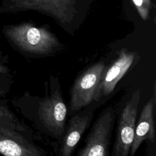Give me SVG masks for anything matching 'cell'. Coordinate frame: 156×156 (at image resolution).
I'll list each match as a JSON object with an SVG mask.
<instances>
[{"label": "cell", "mask_w": 156, "mask_h": 156, "mask_svg": "<svg viewBox=\"0 0 156 156\" xmlns=\"http://www.w3.org/2000/svg\"><path fill=\"white\" fill-rule=\"evenodd\" d=\"M2 33L13 49L26 56L48 55L61 44L49 30L27 22L5 25Z\"/></svg>", "instance_id": "cell-1"}, {"label": "cell", "mask_w": 156, "mask_h": 156, "mask_svg": "<svg viewBox=\"0 0 156 156\" xmlns=\"http://www.w3.org/2000/svg\"><path fill=\"white\" fill-rule=\"evenodd\" d=\"M25 125L0 123V154L6 156H41L43 150L29 140Z\"/></svg>", "instance_id": "cell-2"}, {"label": "cell", "mask_w": 156, "mask_h": 156, "mask_svg": "<svg viewBox=\"0 0 156 156\" xmlns=\"http://www.w3.org/2000/svg\"><path fill=\"white\" fill-rule=\"evenodd\" d=\"M39 119L49 133L54 138H60L65 132L67 107L60 87L51 86V91L39 104Z\"/></svg>", "instance_id": "cell-3"}, {"label": "cell", "mask_w": 156, "mask_h": 156, "mask_svg": "<svg viewBox=\"0 0 156 156\" xmlns=\"http://www.w3.org/2000/svg\"><path fill=\"white\" fill-rule=\"evenodd\" d=\"M115 119L113 108L108 107L99 115L85 140V144L78 156H107L112 131Z\"/></svg>", "instance_id": "cell-4"}, {"label": "cell", "mask_w": 156, "mask_h": 156, "mask_svg": "<svg viewBox=\"0 0 156 156\" xmlns=\"http://www.w3.org/2000/svg\"><path fill=\"white\" fill-rule=\"evenodd\" d=\"M105 69V63L98 62L85 70L76 79L71 90V113L94 101L97 87Z\"/></svg>", "instance_id": "cell-5"}, {"label": "cell", "mask_w": 156, "mask_h": 156, "mask_svg": "<svg viewBox=\"0 0 156 156\" xmlns=\"http://www.w3.org/2000/svg\"><path fill=\"white\" fill-rule=\"evenodd\" d=\"M140 94V90L135 91L130 99L121 111L112 153L114 156H127L129 155L135 134Z\"/></svg>", "instance_id": "cell-6"}, {"label": "cell", "mask_w": 156, "mask_h": 156, "mask_svg": "<svg viewBox=\"0 0 156 156\" xmlns=\"http://www.w3.org/2000/svg\"><path fill=\"white\" fill-rule=\"evenodd\" d=\"M136 53L123 48L118 52L116 59L105 69L98 83L94 96V101L107 98L112 94L119 80L129 69L136 58Z\"/></svg>", "instance_id": "cell-7"}, {"label": "cell", "mask_w": 156, "mask_h": 156, "mask_svg": "<svg viewBox=\"0 0 156 156\" xmlns=\"http://www.w3.org/2000/svg\"><path fill=\"white\" fill-rule=\"evenodd\" d=\"M65 0H2L0 13H16L28 10H43L52 15L60 23H65L70 20L55 5Z\"/></svg>", "instance_id": "cell-8"}, {"label": "cell", "mask_w": 156, "mask_h": 156, "mask_svg": "<svg viewBox=\"0 0 156 156\" xmlns=\"http://www.w3.org/2000/svg\"><path fill=\"white\" fill-rule=\"evenodd\" d=\"M155 103V97L154 94L143 108L135 127L134 137L130 150L131 155L135 154L144 140L155 141V130L154 119Z\"/></svg>", "instance_id": "cell-9"}, {"label": "cell", "mask_w": 156, "mask_h": 156, "mask_svg": "<svg viewBox=\"0 0 156 156\" xmlns=\"http://www.w3.org/2000/svg\"><path fill=\"white\" fill-rule=\"evenodd\" d=\"M93 118V113L77 114L69 121L66 133L58 150L62 156H70L79 143L85 130L89 126Z\"/></svg>", "instance_id": "cell-10"}, {"label": "cell", "mask_w": 156, "mask_h": 156, "mask_svg": "<svg viewBox=\"0 0 156 156\" xmlns=\"http://www.w3.org/2000/svg\"><path fill=\"white\" fill-rule=\"evenodd\" d=\"M0 123L24 125L10 109L8 101L5 98L0 99Z\"/></svg>", "instance_id": "cell-11"}, {"label": "cell", "mask_w": 156, "mask_h": 156, "mask_svg": "<svg viewBox=\"0 0 156 156\" xmlns=\"http://www.w3.org/2000/svg\"><path fill=\"white\" fill-rule=\"evenodd\" d=\"M136 6L137 10L143 20H146L148 18L149 10L151 7L150 0H132Z\"/></svg>", "instance_id": "cell-12"}, {"label": "cell", "mask_w": 156, "mask_h": 156, "mask_svg": "<svg viewBox=\"0 0 156 156\" xmlns=\"http://www.w3.org/2000/svg\"><path fill=\"white\" fill-rule=\"evenodd\" d=\"M13 83V76L0 75V99H4Z\"/></svg>", "instance_id": "cell-13"}, {"label": "cell", "mask_w": 156, "mask_h": 156, "mask_svg": "<svg viewBox=\"0 0 156 156\" xmlns=\"http://www.w3.org/2000/svg\"><path fill=\"white\" fill-rule=\"evenodd\" d=\"M9 64V57L8 54L0 51V75L13 76Z\"/></svg>", "instance_id": "cell-14"}]
</instances>
